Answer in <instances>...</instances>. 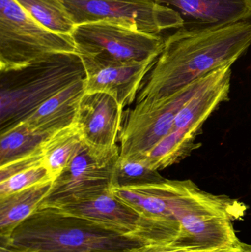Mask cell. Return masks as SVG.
<instances>
[{"mask_svg":"<svg viewBox=\"0 0 251 252\" xmlns=\"http://www.w3.org/2000/svg\"><path fill=\"white\" fill-rule=\"evenodd\" d=\"M43 144L29 155L0 167V198L54 181L44 164Z\"/></svg>","mask_w":251,"mask_h":252,"instance_id":"17","label":"cell"},{"mask_svg":"<svg viewBox=\"0 0 251 252\" xmlns=\"http://www.w3.org/2000/svg\"><path fill=\"white\" fill-rule=\"evenodd\" d=\"M239 252H251V245L241 242V244H240V251Z\"/></svg>","mask_w":251,"mask_h":252,"instance_id":"24","label":"cell"},{"mask_svg":"<svg viewBox=\"0 0 251 252\" xmlns=\"http://www.w3.org/2000/svg\"><path fill=\"white\" fill-rule=\"evenodd\" d=\"M85 78L78 53H57L0 72V133L23 122L43 103Z\"/></svg>","mask_w":251,"mask_h":252,"instance_id":"3","label":"cell"},{"mask_svg":"<svg viewBox=\"0 0 251 252\" xmlns=\"http://www.w3.org/2000/svg\"><path fill=\"white\" fill-rule=\"evenodd\" d=\"M205 76L170 97L136 103L127 111L119 141L120 158H140L150 152L172 129L181 108L198 91Z\"/></svg>","mask_w":251,"mask_h":252,"instance_id":"5","label":"cell"},{"mask_svg":"<svg viewBox=\"0 0 251 252\" xmlns=\"http://www.w3.org/2000/svg\"><path fill=\"white\" fill-rule=\"evenodd\" d=\"M35 20L52 31L72 35L75 22L61 0H15Z\"/></svg>","mask_w":251,"mask_h":252,"instance_id":"19","label":"cell"},{"mask_svg":"<svg viewBox=\"0 0 251 252\" xmlns=\"http://www.w3.org/2000/svg\"><path fill=\"white\" fill-rule=\"evenodd\" d=\"M139 237L54 207L37 209L0 247L27 252H134Z\"/></svg>","mask_w":251,"mask_h":252,"instance_id":"2","label":"cell"},{"mask_svg":"<svg viewBox=\"0 0 251 252\" xmlns=\"http://www.w3.org/2000/svg\"><path fill=\"white\" fill-rule=\"evenodd\" d=\"M57 209L113 226L139 237L148 244H172L178 238L181 228L180 223L175 220L143 216L115 196L112 190Z\"/></svg>","mask_w":251,"mask_h":252,"instance_id":"10","label":"cell"},{"mask_svg":"<svg viewBox=\"0 0 251 252\" xmlns=\"http://www.w3.org/2000/svg\"><path fill=\"white\" fill-rule=\"evenodd\" d=\"M57 53H78L72 35L46 28L15 0H0V72Z\"/></svg>","mask_w":251,"mask_h":252,"instance_id":"4","label":"cell"},{"mask_svg":"<svg viewBox=\"0 0 251 252\" xmlns=\"http://www.w3.org/2000/svg\"><path fill=\"white\" fill-rule=\"evenodd\" d=\"M231 66H221L206 75L198 91L178 112L167 136L157 145L159 153L172 162H179L198 148L196 137L204 123L228 99Z\"/></svg>","mask_w":251,"mask_h":252,"instance_id":"6","label":"cell"},{"mask_svg":"<svg viewBox=\"0 0 251 252\" xmlns=\"http://www.w3.org/2000/svg\"><path fill=\"white\" fill-rule=\"evenodd\" d=\"M119 158V150L100 154L83 142L70 162L55 179L51 191L38 208L78 204L112 190Z\"/></svg>","mask_w":251,"mask_h":252,"instance_id":"8","label":"cell"},{"mask_svg":"<svg viewBox=\"0 0 251 252\" xmlns=\"http://www.w3.org/2000/svg\"><path fill=\"white\" fill-rule=\"evenodd\" d=\"M82 144L75 124L53 133L44 141V164L54 180L69 164Z\"/></svg>","mask_w":251,"mask_h":252,"instance_id":"18","label":"cell"},{"mask_svg":"<svg viewBox=\"0 0 251 252\" xmlns=\"http://www.w3.org/2000/svg\"><path fill=\"white\" fill-rule=\"evenodd\" d=\"M50 136L32 131L23 123L0 133V167L32 154Z\"/></svg>","mask_w":251,"mask_h":252,"instance_id":"20","label":"cell"},{"mask_svg":"<svg viewBox=\"0 0 251 252\" xmlns=\"http://www.w3.org/2000/svg\"><path fill=\"white\" fill-rule=\"evenodd\" d=\"M72 37L81 56L124 63L156 60L165 41L160 35L103 22L76 25Z\"/></svg>","mask_w":251,"mask_h":252,"instance_id":"9","label":"cell"},{"mask_svg":"<svg viewBox=\"0 0 251 252\" xmlns=\"http://www.w3.org/2000/svg\"><path fill=\"white\" fill-rule=\"evenodd\" d=\"M203 252L195 249L177 247L172 244H147L134 252Z\"/></svg>","mask_w":251,"mask_h":252,"instance_id":"22","label":"cell"},{"mask_svg":"<svg viewBox=\"0 0 251 252\" xmlns=\"http://www.w3.org/2000/svg\"><path fill=\"white\" fill-rule=\"evenodd\" d=\"M54 181L35 185L0 198V240L7 241L15 229L41 205Z\"/></svg>","mask_w":251,"mask_h":252,"instance_id":"16","label":"cell"},{"mask_svg":"<svg viewBox=\"0 0 251 252\" xmlns=\"http://www.w3.org/2000/svg\"><path fill=\"white\" fill-rule=\"evenodd\" d=\"M80 56L85 70V93H106L123 109L136 100L143 81L157 60L124 63Z\"/></svg>","mask_w":251,"mask_h":252,"instance_id":"12","label":"cell"},{"mask_svg":"<svg viewBox=\"0 0 251 252\" xmlns=\"http://www.w3.org/2000/svg\"><path fill=\"white\" fill-rule=\"evenodd\" d=\"M240 244H241V242H240ZM240 245L237 246V247H223V248L200 252H239L240 251Z\"/></svg>","mask_w":251,"mask_h":252,"instance_id":"23","label":"cell"},{"mask_svg":"<svg viewBox=\"0 0 251 252\" xmlns=\"http://www.w3.org/2000/svg\"><path fill=\"white\" fill-rule=\"evenodd\" d=\"M180 233L172 244L201 251L237 247L241 241L236 235L233 220L223 215H188L179 220Z\"/></svg>","mask_w":251,"mask_h":252,"instance_id":"13","label":"cell"},{"mask_svg":"<svg viewBox=\"0 0 251 252\" xmlns=\"http://www.w3.org/2000/svg\"><path fill=\"white\" fill-rule=\"evenodd\" d=\"M165 179L159 170L150 168L144 158L119 157L115 170L113 188L141 186L159 183Z\"/></svg>","mask_w":251,"mask_h":252,"instance_id":"21","label":"cell"},{"mask_svg":"<svg viewBox=\"0 0 251 252\" xmlns=\"http://www.w3.org/2000/svg\"><path fill=\"white\" fill-rule=\"evenodd\" d=\"M75 25L108 22L159 35L184 26L182 16L153 0H61Z\"/></svg>","mask_w":251,"mask_h":252,"instance_id":"7","label":"cell"},{"mask_svg":"<svg viewBox=\"0 0 251 252\" xmlns=\"http://www.w3.org/2000/svg\"><path fill=\"white\" fill-rule=\"evenodd\" d=\"M251 45V20L212 26L184 24L165 39L136 103L170 97L209 72L234 64Z\"/></svg>","mask_w":251,"mask_h":252,"instance_id":"1","label":"cell"},{"mask_svg":"<svg viewBox=\"0 0 251 252\" xmlns=\"http://www.w3.org/2000/svg\"><path fill=\"white\" fill-rule=\"evenodd\" d=\"M123 109L106 93H85L80 103L75 124L83 142L103 154L119 150L116 145L123 119Z\"/></svg>","mask_w":251,"mask_h":252,"instance_id":"11","label":"cell"},{"mask_svg":"<svg viewBox=\"0 0 251 252\" xmlns=\"http://www.w3.org/2000/svg\"><path fill=\"white\" fill-rule=\"evenodd\" d=\"M191 22L187 25H223L251 19V0H153Z\"/></svg>","mask_w":251,"mask_h":252,"instance_id":"14","label":"cell"},{"mask_svg":"<svg viewBox=\"0 0 251 252\" xmlns=\"http://www.w3.org/2000/svg\"><path fill=\"white\" fill-rule=\"evenodd\" d=\"M85 93L84 78L49 99L22 123L35 133L51 136L75 124L80 103Z\"/></svg>","mask_w":251,"mask_h":252,"instance_id":"15","label":"cell"}]
</instances>
